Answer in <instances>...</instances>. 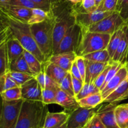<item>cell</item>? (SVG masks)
Wrapping results in <instances>:
<instances>
[{"instance_id": "11", "label": "cell", "mask_w": 128, "mask_h": 128, "mask_svg": "<svg viewBox=\"0 0 128 128\" xmlns=\"http://www.w3.org/2000/svg\"><path fill=\"white\" fill-rule=\"evenodd\" d=\"M20 87L23 100L42 102V90L34 77Z\"/></svg>"}, {"instance_id": "7", "label": "cell", "mask_w": 128, "mask_h": 128, "mask_svg": "<svg viewBox=\"0 0 128 128\" xmlns=\"http://www.w3.org/2000/svg\"><path fill=\"white\" fill-rule=\"evenodd\" d=\"M74 23H76L73 10L70 13H61L59 17H56L53 29V54L68 29Z\"/></svg>"}, {"instance_id": "15", "label": "cell", "mask_w": 128, "mask_h": 128, "mask_svg": "<svg viewBox=\"0 0 128 128\" xmlns=\"http://www.w3.org/2000/svg\"><path fill=\"white\" fill-rule=\"evenodd\" d=\"M85 59V58H84ZM86 70L84 83L94 84L100 74L106 69L110 63H100L85 59Z\"/></svg>"}, {"instance_id": "3", "label": "cell", "mask_w": 128, "mask_h": 128, "mask_svg": "<svg viewBox=\"0 0 128 128\" xmlns=\"http://www.w3.org/2000/svg\"><path fill=\"white\" fill-rule=\"evenodd\" d=\"M56 22V16L40 23L30 25L31 33L36 41L38 46L48 60L53 54V29Z\"/></svg>"}, {"instance_id": "38", "label": "cell", "mask_w": 128, "mask_h": 128, "mask_svg": "<svg viewBox=\"0 0 128 128\" xmlns=\"http://www.w3.org/2000/svg\"><path fill=\"white\" fill-rule=\"evenodd\" d=\"M59 87L61 90L67 92L68 94L74 97V93L72 84V76H71V73L69 72L66 75V76L62 79L61 83L59 84Z\"/></svg>"}, {"instance_id": "25", "label": "cell", "mask_w": 128, "mask_h": 128, "mask_svg": "<svg viewBox=\"0 0 128 128\" xmlns=\"http://www.w3.org/2000/svg\"><path fill=\"white\" fill-rule=\"evenodd\" d=\"M81 107L96 108L100 104L103 103V98L101 92L93 94L78 100Z\"/></svg>"}, {"instance_id": "55", "label": "cell", "mask_w": 128, "mask_h": 128, "mask_svg": "<svg viewBox=\"0 0 128 128\" xmlns=\"http://www.w3.org/2000/svg\"><path fill=\"white\" fill-rule=\"evenodd\" d=\"M124 65H125V66L126 67V68H127V69H128V60L127 61H126V63H125Z\"/></svg>"}, {"instance_id": "16", "label": "cell", "mask_w": 128, "mask_h": 128, "mask_svg": "<svg viewBox=\"0 0 128 128\" xmlns=\"http://www.w3.org/2000/svg\"><path fill=\"white\" fill-rule=\"evenodd\" d=\"M1 8L12 17L25 23H28L32 15V9L27 8L6 5L2 6Z\"/></svg>"}, {"instance_id": "42", "label": "cell", "mask_w": 128, "mask_h": 128, "mask_svg": "<svg viewBox=\"0 0 128 128\" xmlns=\"http://www.w3.org/2000/svg\"><path fill=\"white\" fill-rule=\"evenodd\" d=\"M84 128H106V127L96 113V114L90 119Z\"/></svg>"}, {"instance_id": "17", "label": "cell", "mask_w": 128, "mask_h": 128, "mask_svg": "<svg viewBox=\"0 0 128 128\" xmlns=\"http://www.w3.org/2000/svg\"><path fill=\"white\" fill-rule=\"evenodd\" d=\"M70 117V112L66 111L58 112H48L45 117L42 128H52L62 125L67 122Z\"/></svg>"}, {"instance_id": "2", "label": "cell", "mask_w": 128, "mask_h": 128, "mask_svg": "<svg viewBox=\"0 0 128 128\" xmlns=\"http://www.w3.org/2000/svg\"><path fill=\"white\" fill-rule=\"evenodd\" d=\"M41 101L23 100L16 128H42L48 112Z\"/></svg>"}, {"instance_id": "27", "label": "cell", "mask_w": 128, "mask_h": 128, "mask_svg": "<svg viewBox=\"0 0 128 128\" xmlns=\"http://www.w3.org/2000/svg\"><path fill=\"white\" fill-rule=\"evenodd\" d=\"M25 59L26 60L29 68L32 72V74L35 75L40 73L42 69V63L31 53L24 50L23 52Z\"/></svg>"}, {"instance_id": "58", "label": "cell", "mask_w": 128, "mask_h": 128, "mask_svg": "<svg viewBox=\"0 0 128 128\" xmlns=\"http://www.w3.org/2000/svg\"><path fill=\"white\" fill-rule=\"evenodd\" d=\"M1 9H2V8H1V6H0V10H1Z\"/></svg>"}, {"instance_id": "1", "label": "cell", "mask_w": 128, "mask_h": 128, "mask_svg": "<svg viewBox=\"0 0 128 128\" xmlns=\"http://www.w3.org/2000/svg\"><path fill=\"white\" fill-rule=\"evenodd\" d=\"M3 12L6 24L10 27L12 35L20 41L25 50L33 54L42 63H44L46 61L44 55L38 46L28 23L17 20L4 11Z\"/></svg>"}, {"instance_id": "14", "label": "cell", "mask_w": 128, "mask_h": 128, "mask_svg": "<svg viewBox=\"0 0 128 128\" xmlns=\"http://www.w3.org/2000/svg\"><path fill=\"white\" fill-rule=\"evenodd\" d=\"M76 56L77 55L74 51H70L51 55L48 59V61L56 64L68 72H70L71 67L76 60Z\"/></svg>"}, {"instance_id": "26", "label": "cell", "mask_w": 128, "mask_h": 128, "mask_svg": "<svg viewBox=\"0 0 128 128\" xmlns=\"http://www.w3.org/2000/svg\"><path fill=\"white\" fill-rule=\"evenodd\" d=\"M86 60L100 63H110L112 60L107 49L94 51L83 56Z\"/></svg>"}, {"instance_id": "4", "label": "cell", "mask_w": 128, "mask_h": 128, "mask_svg": "<svg viewBox=\"0 0 128 128\" xmlns=\"http://www.w3.org/2000/svg\"><path fill=\"white\" fill-rule=\"evenodd\" d=\"M80 28L81 34L76 52L77 56H83L94 51L106 49L111 35L91 32L87 28Z\"/></svg>"}, {"instance_id": "33", "label": "cell", "mask_w": 128, "mask_h": 128, "mask_svg": "<svg viewBox=\"0 0 128 128\" xmlns=\"http://www.w3.org/2000/svg\"><path fill=\"white\" fill-rule=\"evenodd\" d=\"M100 92H101L100 90L94 84H91L84 83L81 91L77 95L75 96V98L78 101V100H80V99H82L85 97L91 95V94H97V93Z\"/></svg>"}, {"instance_id": "30", "label": "cell", "mask_w": 128, "mask_h": 128, "mask_svg": "<svg viewBox=\"0 0 128 128\" xmlns=\"http://www.w3.org/2000/svg\"><path fill=\"white\" fill-rule=\"evenodd\" d=\"M6 41L0 46V77L3 76L10 72V62L8 56Z\"/></svg>"}, {"instance_id": "43", "label": "cell", "mask_w": 128, "mask_h": 128, "mask_svg": "<svg viewBox=\"0 0 128 128\" xmlns=\"http://www.w3.org/2000/svg\"><path fill=\"white\" fill-rule=\"evenodd\" d=\"M110 67H111V63H109V65H108L107 67H106V69L100 74L98 77H97L96 80H95V82H94V84L101 91V89L102 88V85H103L104 83L105 79H106V75H107L108 72L109 70L110 69Z\"/></svg>"}, {"instance_id": "48", "label": "cell", "mask_w": 128, "mask_h": 128, "mask_svg": "<svg viewBox=\"0 0 128 128\" xmlns=\"http://www.w3.org/2000/svg\"><path fill=\"white\" fill-rule=\"evenodd\" d=\"M71 76H72V75H71ZM72 84L75 97L80 93V91H81V90L82 89V86H83L84 83L83 82L81 81V80H78V79H76V78L72 76Z\"/></svg>"}, {"instance_id": "39", "label": "cell", "mask_w": 128, "mask_h": 128, "mask_svg": "<svg viewBox=\"0 0 128 128\" xmlns=\"http://www.w3.org/2000/svg\"><path fill=\"white\" fill-rule=\"evenodd\" d=\"M128 24V0H118L116 10Z\"/></svg>"}, {"instance_id": "35", "label": "cell", "mask_w": 128, "mask_h": 128, "mask_svg": "<svg viewBox=\"0 0 128 128\" xmlns=\"http://www.w3.org/2000/svg\"><path fill=\"white\" fill-rule=\"evenodd\" d=\"M16 87H18V85L11 78L9 72L4 75L3 76L0 77V94L8 89Z\"/></svg>"}, {"instance_id": "23", "label": "cell", "mask_w": 128, "mask_h": 128, "mask_svg": "<svg viewBox=\"0 0 128 128\" xmlns=\"http://www.w3.org/2000/svg\"><path fill=\"white\" fill-rule=\"evenodd\" d=\"M116 122L120 128H128V104L117 105L114 109Z\"/></svg>"}, {"instance_id": "32", "label": "cell", "mask_w": 128, "mask_h": 128, "mask_svg": "<svg viewBox=\"0 0 128 128\" xmlns=\"http://www.w3.org/2000/svg\"><path fill=\"white\" fill-rule=\"evenodd\" d=\"M58 88H46L42 91V102L46 105L56 104V97Z\"/></svg>"}, {"instance_id": "13", "label": "cell", "mask_w": 128, "mask_h": 128, "mask_svg": "<svg viewBox=\"0 0 128 128\" xmlns=\"http://www.w3.org/2000/svg\"><path fill=\"white\" fill-rule=\"evenodd\" d=\"M127 79H128V70L125 65H124L101 91L103 100Z\"/></svg>"}, {"instance_id": "54", "label": "cell", "mask_w": 128, "mask_h": 128, "mask_svg": "<svg viewBox=\"0 0 128 128\" xmlns=\"http://www.w3.org/2000/svg\"><path fill=\"white\" fill-rule=\"evenodd\" d=\"M52 128H67V122H66L65 124H62V125L59 127H52Z\"/></svg>"}, {"instance_id": "56", "label": "cell", "mask_w": 128, "mask_h": 128, "mask_svg": "<svg viewBox=\"0 0 128 128\" xmlns=\"http://www.w3.org/2000/svg\"><path fill=\"white\" fill-rule=\"evenodd\" d=\"M1 103L0 104V119H1Z\"/></svg>"}, {"instance_id": "28", "label": "cell", "mask_w": 128, "mask_h": 128, "mask_svg": "<svg viewBox=\"0 0 128 128\" xmlns=\"http://www.w3.org/2000/svg\"><path fill=\"white\" fill-rule=\"evenodd\" d=\"M123 26L121 28L119 29L116 31H115L111 36L110 41L108 45L107 50L108 51L109 54L111 56V58H112L113 56L114 55L118 47L120 45V41L121 40V38L122 36V33H123Z\"/></svg>"}, {"instance_id": "44", "label": "cell", "mask_w": 128, "mask_h": 128, "mask_svg": "<svg viewBox=\"0 0 128 128\" xmlns=\"http://www.w3.org/2000/svg\"><path fill=\"white\" fill-rule=\"evenodd\" d=\"M77 65L78 68L80 72L81 77L82 78L84 83L85 81V77H86V62H85V59L83 56H77L75 60Z\"/></svg>"}, {"instance_id": "57", "label": "cell", "mask_w": 128, "mask_h": 128, "mask_svg": "<svg viewBox=\"0 0 128 128\" xmlns=\"http://www.w3.org/2000/svg\"><path fill=\"white\" fill-rule=\"evenodd\" d=\"M128 60V53H127V56H126V61H127Z\"/></svg>"}, {"instance_id": "24", "label": "cell", "mask_w": 128, "mask_h": 128, "mask_svg": "<svg viewBox=\"0 0 128 128\" xmlns=\"http://www.w3.org/2000/svg\"><path fill=\"white\" fill-rule=\"evenodd\" d=\"M54 16L53 10L51 11H48L41 8L32 9V15L28 21L29 25L34 24L40 23L45 21L47 19L50 18Z\"/></svg>"}, {"instance_id": "12", "label": "cell", "mask_w": 128, "mask_h": 128, "mask_svg": "<svg viewBox=\"0 0 128 128\" xmlns=\"http://www.w3.org/2000/svg\"><path fill=\"white\" fill-rule=\"evenodd\" d=\"M116 104L109 103V104L101 105L97 109L96 114L102 120L106 128H120L116 122L114 115V109Z\"/></svg>"}, {"instance_id": "10", "label": "cell", "mask_w": 128, "mask_h": 128, "mask_svg": "<svg viewBox=\"0 0 128 128\" xmlns=\"http://www.w3.org/2000/svg\"><path fill=\"white\" fill-rule=\"evenodd\" d=\"M73 11L75 23L80 28H88L89 26L99 22L114 12L104 11L99 10L98 8L92 12H87L84 10V11L73 10Z\"/></svg>"}, {"instance_id": "6", "label": "cell", "mask_w": 128, "mask_h": 128, "mask_svg": "<svg viewBox=\"0 0 128 128\" xmlns=\"http://www.w3.org/2000/svg\"><path fill=\"white\" fill-rule=\"evenodd\" d=\"M126 24V21L121 17L120 13L115 11L108 16L87 28L91 32L112 35Z\"/></svg>"}, {"instance_id": "50", "label": "cell", "mask_w": 128, "mask_h": 128, "mask_svg": "<svg viewBox=\"0 0 128 128\" xmlns=\"http://www.w3.org/2000/svg\"><path fill=\"white\" fill-rule=\"evenodd\" d=\"M6 26H7V24H6L4 13L1 9L0 10V28H3Z\"/></svg>"}, {"instance_id": "5", "label": "cell", "mask_w": 128, "mask_h": 128, "mask_svg": "<svg viewBox=\"0 0 128 128\" xmlns=\"http://www.w3.org/2000/svg\"><path fill=\"white\" fill-rule=\"evenodd\" d=\"M23 99L15 101L1 100L0 128H16Z\"/></svg>"}, {"instance_id": "37", "label": "cell", "mask_w": 128, "mask_h": 128, "mask_svg": "<svg viewBox=\"0 0 128 128\" xmlns=\"http://www.w3.org/2000/svg\"><path fill=\"white\" fill-rule=\"evenodd\" d=\"M34 3L38 5L40 8L48 11H51L58 6L61 0H32Z\"/></svg>"}, {"instance_id": "20", "label": "cell", "mask_w": 128, "mask_h": 128, "mask_svg": "<svg viewBox=\"0 0 128 128\" xmlns=\"http://www.w3.org/2000/svg\"><path fill=\"white\" fill-rule=\"evenodd\" d=\"M42 67L46 75L52 79L58 85L69 73L66 70H64L56 64L50 62L48 60L42 63Z\"/></svg>"}, {"instance_id": "21", "label": "cell", "mask_w": 128, "mask_h": 128, "mask_svg": "<svg viewBox=\"0 0 128 128\" xmlns=\"http://www.w3.org/2000/svg\"><path fill=\"white\" fill-rule=\"evenodd\" d=\"M128 98V79L121 83L114 90L103 100L104 103H116Z\"/></svg>"}, {"instance_id": "46", "label": "cell", "mask_w": 128, "mask_h": 128, "mask_svg": "<svg viewBox=\"0 0 128 128\" xmlns=\"http://www.w3.org/2000/svg\"><path fill=\"white\" fill-rule=\"evenodd\" d=\"M11 35V31L8 26L0 28V46L6 41Z\"/></svg>"}, {"instance_id": "8", "label": "cell", "mask_w": 128, "mask_h": 128, "mask_svg": "<svg viewBox=\"0 0 128 128\" xmlns=\"http://www.w3.org/2000/svg\"><path fill=\"white\" fill-rule=\"evenodd\" d=\"M81 28L80 26L76 23L72 25L62 38L53 55L70 51H74L76 53L78 46Z\"/></svg>"}, {"instance_id": "36", "label": "cell", "mask_w": 128, "mask_h": 128, "mask_svg": "<svg viewBox=\"0 0 128 128\" xmlns=\"http://www.w3.org/2000/svg\"><path fill=\"white\" fill-rule=\"evenodd\" d=\"M110 63H111V67H110V70H109L107 74V75H106L104 83L103 85H102V88H101V91L104 89V87L106 86V84L110 81V80L116 75V73L120 70V69L124 65V64H122V63L118 62V61H113V60H111V61H110Z\"/></svg>"}, {"instance_id": "47", "label": "cell", "mask_w": 128, "mask_h": 128, "mask_svg": "<svg viewBox=\"0 0 128 128\" xmlns=\"http://www.w3.org/2000/svg\"><path fill=\"white\" fill-rule=\"evenodd\" d=\"M34 78L39 83L42 90L45 89L46 88V73H45L43 67H42V70L40 73L34 75Z\"/></svg>"}, {"instance_id": "22", "label": "cell", "mask_w": 128, "mask_h": 128, "mask_svg": "<svg viewBox=\"0 0 128 128\" xmlns=\"http://www.w3.org/2000/svg\"><path fill=\"white\" fill-rule=\"evenodd\" d=\"M6 45H7L8 56L9 62L10 65L12 61L16 60L23 53L24 49L20 41L13 35H12V34L8 39Z\"/></svg>"}, {"instance_id": "18", "label": "cell", "mask_w": 128, "mask_h": 128, "mask_svg": "<svg viewBox=\"0 0 128 128\" xmlns=\"http://www.w3.org/2000/svg\"><path fill=\"white\" fill-rule=\"evenodd\" d=\"M128 51V24L126 23L123 26V33L120 45L112 60L114 61L125 64L126 61V56Z\"/></svg>"}, {"instance_id": "53", "label": "cell", "mask_w": 128, "mask_h": 128, "mask_svg": "<svg viewBox=\"0 0 128 128\" xmlns=\"http://www.w3.org/2000/svg\"><path fill=\"white\" fill-rule=\"evenodd\" d=\"M96 1V6H97V8L99 6H100V4L103 1V0H95Z\"/></svg>"}, {"instance_id": "34", "label": "cell", "mask_w": 128, "mask_h": 128, "mask_svg": "<svg viewBox=\"0 0 128 128\" xmlns=\"http://www.w3.org/2000/svg\"><path fill=\"white\" fill-rule=\"evenodd\" d=\"M9 74L11 78L16 82V84L20 87L34 77L33 75L28 74V73L10 71Z\"/></svg>"}, {"instance_id": "41", "label": "cell", "mask_w": 128, "mask_h": 128, "mask_svg": "<svg viewBox=\"0 0 128 128\" xmlns=\"http://www.w3.org/2000/svg\"><path fill=\"white\" fill-rule=\"evenodd\" d=\"M118 2V0H103L97 8L104 11L112 12L116 10Z\"/></svg>"}, {"instance_id": "52", "label": "cell", "mask_w": 128, "mask_h": 128, "mask_svg": "<svg viewBox=\"0 0 128 128\" xmlns=\"http://www.w3.org/2000/svg\"><path fill=\"white\" fill-rule=\"evenodd\" d=\"M9 1L10 0H0V6H1V7L7 5Z\"/></svg>"}, {"instance_id": "59", "label": "cell", "mask_w": 128, "mask_h": 128, "mask_svg": "<svg viewBox=\"0 0 128 128\" xmlns=\"http://www.w3.org/2000/svg\"></svg>"}, {"instance_id": "9", "label": "cell", "mask_w": 128, "mask_h": 128, "mask_svg": "<svg viewBox=\"0 0 128 128\" xmlns=\"http://www.w3.org/2000/svg\"><path fill=\"white\" fill-rule=\"evenodd\" d=\"M98 108L79 107L70 112L67 128H84L90 119L95 115Z\"/></svg>"}, {"instance_id": "31", "label": "cell", "mask_w": 128, "mask_h": 128, "mask_svg": "<svg viewBox=\"0 0 128 128\" xmlns=\"http://www.w3.org/2000/svg\"><path fill=\"white\" fill-rule=\"evenodd\" d=\"M0 97L2 100L8 102L15 101V100L22 99L21 87H16L2 92L0 94Z\"/></svg>"}, {"instance_id": "40", "label": "cell", "mask_w": 128, "mask_h": 128, "mask_svg": "<svg viewBox=\"0 0 128 128\" xmlns=\"http://www.w3.org/2000/svg\"><path fill=\"white\" fill-rule=\"evenodd\" d=\"M7 5L21 6L30 9L37 8H40V6L34 3L32 0H10Z\"/></svg>"}, {"instance_id": "45", "label": "cell", "mask_w": 128, "mask_h": 128, "mask_svg": "<svg viewBox=\"0 0 128 128\" xmlns=\"http://www.w3.org/2000/svg\"><path fill=\"white\" fill-rule=\"evenodd\" d=\"M81 6L85 11L92 12L97 9L95 0H82Z\"/></svg>"}, {"instance_id": "19", "label": "cell", "mask_w": 128, "mask_h": 128, "mask_svg": "<svg viewBox=\"0 0 128 128\" xmlns=\"http://www.w3.org/2000/svg\"><path fill=\"white\" fill-rule=\"evenodd\" d=\"M56 104L71 112L80 107L75 97L68 94L60 88L56 92Z\"/></svg>"}, {"instance_id": "51", "label": "cell", "mask_w": 128, "mask_h": 128, "mask_svg": "<svg viewBox=\"0 0 128 128\" xmlns=\"http://www.w3.org/2000/svg\"><path fill=\"white\" fill-rule=\"evenodd\" d=\"M65 1H68V2L73 4L74 5H78V4H80V3L81 4L82 0H65Z\"/></svg>"}, {"instance_id": "29", "label": "cell", "mask_w": 128, "mask_h": 128, "mask_svg": "<svg viewBox=\"0 0 128 128\" xmlns=\"http://www.w3.org/2000/svg\"><path fill=\"white\" fill-rule=\"evenodd\" d=\"M10 71L28 73V74L33 75L32 72L29 68L23 53L10 63Z\"/></svg>"}, {"instance_id": "49", "label": "cell", "mask_w": 128, "mask_h": 128, "mask_svg": "<svg viewBox=\"0 0 128 128\" xmlns=\"http://www.w3.org/2000/svg\"><path fill=\"white\" fill-rule=\"evenodd\" d=\"M70 73H71V75H72V77L76 78V79H78V80H81V81L83 82V80H82V77H81V74H80V70H79L77 65H76V61H74L73 63H72V67H71V70H70Z\"/></svg>"}]
</instances>
